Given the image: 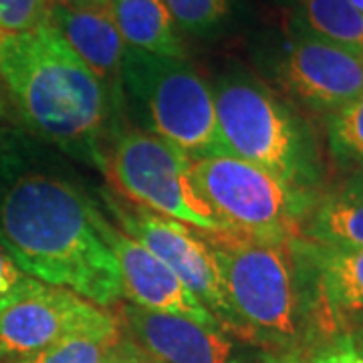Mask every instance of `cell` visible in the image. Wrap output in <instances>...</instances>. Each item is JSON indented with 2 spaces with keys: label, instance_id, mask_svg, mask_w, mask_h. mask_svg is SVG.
Returning <instances> with one entry per match:
<instances>
[{
  "label": "cell",
  "instance_id": "9c48e42d",
  "mask_svg": "<svg viewBox=\"0 0 363 363\" xmlns=\"http://www.w3.org/2000/svg\"><path fill=\"white\" fill-rule=\"evenodd\" d=\"M113 327H119L113 311L37 281L0 309V362L23 359L63 339Z\"/></svg>",
  "mask_w": 363,
  "mask_h": 363
},
{
  "label": "cell",
  "instance_id": "52a82bcc",
  "mask_svg": "<svg viewBox=\"0 0 363 363\" xmlns=\"http://www.w3.org/2000/svg\"><path fill=\"white\" fill-rule=\"evenodd\" d=\"M190 172L230 230L252 236H301V226L319 196L297 190L230 154L190 157Z\"/></svg>",
  "mask_w": 363,
  "mask_h": 363
},
{
  "label": "cell",
  "instance_id": "5bb4252c",
  "mask_svg": "<svg viewBox=\"0 0 363 363\" xmlns=\"http://www.w3.org/2000/svg\"><path fill=\"white\" fill-rule=\"evenodd\" d=\"M49 23L121 104V63L128 45L109 6H75L55 0Z\"/></svg>",
  "mask_w": 363,
  "mask_h": 363
},
{
  "label": "cell",
  "instance_id": "9a60e30c",
  "mask_svg": "<svg viewBox=\"0 0 363 363\" xmlns=\"http://www.w3.org/2000/svg\"><path fill=\"white\" fill-rule=\"evenodd\" d=\"M301 238L333 248H363V169L321 190L301 226Z\"/></svg>",
  "mask_w": 363,
  "mask_h": 363
},
{
  "label": "cell",
  "instance_id": "4fadbf2b",
  "mask_svg": "<svg viewBox=\"0 0 363 363\" xmlns=\"http://www.w3.org/2000/svg\"><path fill=\"white\" fill-rule=\"evenodd\" d=\"M303 250L325 333L357 327L363 321V248L321 247L303 238Z\"/></svg>",
  "mask_w": 363,
  "mask_h": 363
},
{
  "label": "cell",
  "instance_id": "7c38bea8",
  "mask_svg": "<svg viewBox=\"0 0 363 363\" xmlns=\"http://www.w3.org/2000/svg\"><path fill=\"white\" fill-rule=\"evenodd\" d=\"M97 228L116 257L123 298L147 311L188 317L198 323L220 327L216 317L190 293V289L156 255L109 220L97 204ZM222 329V327H220Z\"/></svg>",
  "mask_w": 363,
  "mask_h": 363
},
{
  "label": "cell",
  "instance_id": "44dd1931",
  "mask_svg": "<svg viewBox=\"0 0 363 363\" xmlns=\"http://www.w3.org/2000/svg\"><path fill=\"white\" fill-rule=\"evenodd\" d=\"M307 351L321 363H363V329H339Z\"/></svg>",
  "mask_w": 363,
  "mask_h": 363
},
{
  "label": "cell",
  "instance_id": "4316f807",
  "mask_svg": "<svg viewBox=\"0 0 363 363\" xmlns=\"http://www.w3.org/2000/svg\"><path fill=\"white\" fill-rule=\"evenodd\" d=\"M351 4H353V6H355V9H357V11H359V13L363 14V0H350Z\"/></svg>",
  "mask_w": 363,
  "mask_h": 363
},
{
  "label": "cell",
  "instance_id": "d4e9b609",
  "mask_svg": "<svg viewBox=\"0 0 363 363\" xmlns=\"http://www.w3.org/2000/svg\"><path fill=\"white\" fill-rule=\"evenodd\" d=\"M259 363H321L307 350L295 351H260Z\"/></svg>",
  "mask_w": 363,
  "mask_h": 363
},
{
  "label": "cell",
  "instance_id": "2e32d148",
  "mask_svg": "<svg viewBox=\"0 0 363 363\" xmlns=\"http://www.w3.org/2000/svg\"><path fill=\"white\" fill-rule=\"evenodd\" d=\"M109 13L131 49L186 59L180 30L164 0H111Z\"/></svg>",
  "mask_w": 363,
  "mask_h": 363
},
{
  "label": "cell",
  "instance_id": "30bf717a",
  "mask_svg": "<svg viewBox=\"0 0 363 363\" xmlns=\"http://www.w3.org/2000/svg\"><path fill=\"white\" fill-rule=\"evenodd\" d=\"M277 83L291 101L327 117L363 91V59L293 18L277 61Z\"/></svg>",
  "mask_w": 363,
  "mask_h": 363
},
{
  "label": "cell",
  "instance_id": "e0dca14e",
  "mask_svg": "<svg viewBox=\"0 0 363 363\" xmlns=\"http://www.w3.org/2000/svg\"><path fill=\"white\" fill-rule=\"evenodd\" d=\"M293 18L313 35L363 59V14L350 0H291Z\"/></svg>",
  "mask_w": 363,
  "mask_h": 363
},
{
  "label": "cell",
  "instance_id": "ba28073f",
  "mask_svg": "<svg viewBox=\"0 0 363 363\" xmlns=\"http://www.w3.org/2000/svg\"><path fill=\"white\" fill-rule=\"evenodd\" d=\"M101 202L117 226L150 248L216 317L224 331L247 343L224 293L220 267L206 233L133 204L116 190H101Z\"/></svg>",
  "mask_w": 363,
  "mask_h": 363
},
{
  "label": "cell",
  "instance_id": "ac0fdd59",
  "mask_svg": "<svg viewBox=\"0 0 363 363\" xmlns=\"http://www.w3.org/2000/svg\"><path fill=\"white\" fill-rule=\"evenodd\" d=\"M323 119L333 162L345 172L363 169V91Z\"/></svg>",
  "mask_w": 363,
  "mask_h": 363
},
{
  "label": "cell",
  "instance_id": "5b68a950",
  "mask_svg": "<svg viewBox=\"0 0 363 363\" xmlns=\"http://www.w3.org/2000/svg\"><path fill=\"white\" fill-rule=\"evenodd\" d=\"M121 107L140 125L188 157L224 154L212 85L186 59L125 49Z\"/></svg>",
  "mask_w": 363,
  "mask_h": 363
},
{
  "label": "cell",
  "instance_id": "7a4b0ae2",
  "mask_svg": "<svg viewBox=\"0 0 363 363\" xmlns=\"http://www.w3.org/2000/svg\"><path fill=\"white\" fill-rule=\"evenodd\" d=\"M0 81L30 130L69 156L104 168L121 104L49 21L0 35Z\"/></svg>",
  "mask_w": 363,
  "mask_h": 363
},
{
  "label": "cell",
  "instance_id": "d6986e66",
  "mask_svg": "<svg viewBox=\"0 0 363 363\" xmlns=\"http://www.w3.org/2000/svg\"><path fill=\"white\" fill-rule=\"evenodd\" d=\"M121 337V327L81 333L9 363H111Z\"/></svg>",
  "mask_w": 363,
  "mask_h": 363
},
{
  "label": "cell",
  "instance_id": "83f0119b",
  "mask_svg": "<svg viewBox=\"0 0 363 363\" xmlns=\"http://www.w3.org/2000/svg\"><path fill=\"white\" fill-rule=\"evenodd\" d=\"M0 35H2V33H0Z\"/></svg>",
  "mask_w": 363,
  "mask_h": 363
},
{
  "label": "cell",
  "instance_id": "ffe728a7",
  "mask_svg": "<svg viewBox=\"0 0 363 363\" xmlns=\"http://www.w3.org/2000/svg\"><path fill=\"white\" fill-rule=\"evenodd\" d=\"M178 30L188 35H208L226 18L228 0H164Z\"/></svg>",
  "mask_w": 363,
  "mask_h": 363
},
{
  "label": "cell",
  "instance_id": "3957f363",
  "mask_svg": "<svg viewBox=\"0 0 363 363\" xmlns=\"http://www.w3.org/2000/svg\"><path fill=\"white\" fill-rule=\"evenodd\" d=\"M245 341L260 351L309 350L327 337L301 236L206 233Z\"/></svg>",
  "mask_w": 363,
  "mask_h": 363
},
{
  "label": "cell",
  "instance_id": "484cf974",
  "mask_svg": "<svg viewBox=\"0 0 363 363\" xmlns=\"http://www.w3.org/2000/svg\"><path fill=\"white\" fill-rule=\"evenodd\" d=\"M67 4H75V6H109L111 0H61Z\"/></svg>",
  "mask_w": 363,
  "mask_h": 363
},
{
  "label": "cell",
  "instance_id": "8992f818",
  "mask_svg": "<svg viewBox=\"0 0 363 363\" xmlns=\"http://www.w3.org/2000/svg\"><path fill=\"white\" fill-rule=\"evenodd\" d=\"M101 169L117 194L133 204L202 233H230V226L198 190L190 157L147 131H113Z\"/></svg>",
  "mask_w": 363,
  "mask_h": 363
},
{
  "label": "cell",
  "instance_id": "277c9868",
  "mask_svg": "<svg viewBox=\"0 0 363 363\" xmlns=\"http://www.w3.org/2000/svg\"><path fill=\"white\" fill-rule=\"evenodd\" d=\"M212 93L224 154L264 168L297 190L321 192L319 143L291 101L247 71L224 73Z\"/></svg>",
  "mask_w": 363,
  "mask_h": 363
},
{
  "label": "cell",
  "instance_id": "7402d4cb",
  "mask_svg": "<svg viewBox=\"0 0 363 363\" xmlns=\"http://www.w3.org/2000/svg\"><path fill=\"white\" fill-rule=\"evenodd\" d=\"M55 0H0V33H21L49 21Z\"/></svg>",
  "mask_w": 363,
  "mask_h": 363
},
{
  "label": "cell",
  "instance_id": "8fae6325",
  "mask_svg": "<svg viewBox=\"0 0 363 363\" xmlns=\"http://www.w3.org/2000/svg\"><path fill=\"white\" fill-rule=\"evenodd\" d=\"M121 333L160 363H248L240 339L220 327L117 303Z\"/></svg>",
  "mask_w": 363,
  "mask_h": 363
},
{
  "label": "cell",
  "instance_id": "cb8c5ba5",
  "mask_svg": "<svg viewBox=\"0 0 363 363\" xmlns=\"http://www.w3.org/2000/svg\"><path fill=\"white\" fill-rule=\"evenodd\" d=\"M111 363H160V362H156L152 355H147L145 351L140 350L133 341H130V339L123 335L121 341H119V345H117L116 355H113Z\"/></svg>",
  "mask_w": 363,
  "mask_h": 363
},
{
  "label": "cell",
  "instance_id": "6da1fadb",
  "mask_svg": "<svg viewBox=\"0 0 363 363\" xmlns=\"http://www.w3.org/2000/svg\"><path fill=\"white\" fill-rule=\"evenodd\" d=\"M95 216L97 202L73 184L23 174L0 192V247L33 279L109 309L123 298L121 277Z\"/></svg>",
  "mask_w": 363,
  "mask_h": 363
},
{
  "label": "cell",
  "instance_id": "603a6c76",
  "mask_svg": "<svg viewBox=\"0 0 363 363\" xmlns=\"http://www.w3.org/2000/svg\"><path fill=\"white\" fill-rule=\"evenodd\" d=\"M37 283L30 274H26L16 260L0 247V309L9 305L13 298H16L21 293H25L28 286Z\"/></svg>",
  "mask_w": 363,
  "mask_h": 363
}]
</instances>
